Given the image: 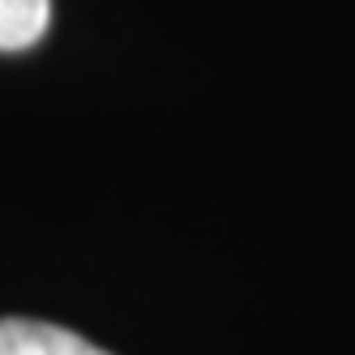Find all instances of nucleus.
<instances>
[{
    "label": "nucleus",
    "instance_id": "obj_1",
    "mask_svg": "<svg viewBox=\"0 0 355 355\" xmlns=\"http://www.w3.org/2000/svg\"><path fill=\"white\" fill-rule=\"evenodd\" d=\"M0 355H112V351L52 321L0 317Z\"/></svg>",
    "mask_w": 355,
    "mask_h": 355
},
{
    "label": "nucleus",
    "instance_id": "obj_2",
    "mask_svg": "<svg viewBox=\"0 0 355 355\" xmlns=\"http://www.w3.org/2000/svg\"><path fill=\"white\" fill-rule=\"evenodd\" d=\"M52 21V0H0V52L35 47Z\"/></svg>",
    "mask_w": 355,
    "mask_h": 355
}]
</instances>
